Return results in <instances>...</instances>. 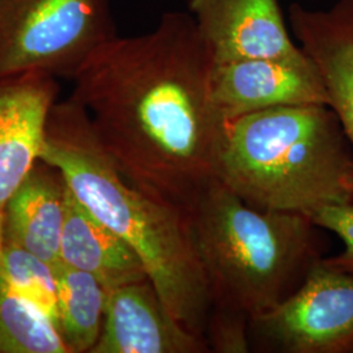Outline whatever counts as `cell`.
I'll return each instance as SVG.
<instances>
[{
    "label": "cell",
    "instance_id": "12",
    "mask_svg": "<svg viewBox=\"0 0 353 353\" xmlns=\"http://www.w3.org/2000/svg\"><path fill=\"white\" fill-rule=\"evenodd\" d=\"M67 183L62 173L38 160L3 210V239L41 259L61 262Z\"/></svg>",
    "mask_w": 353,
    "mask_h": 353
},
{
    "label": "cell",
    "instance_id": "7",
    "mask_svg": "<svg viewBox=\"0 0 353 353\" xmlns=\"http://www.w3.org/2000/svg\"><path fill=\"white\" fill-rule=\"evenodd\" d=\"M210 92L225 123L279 106L328 105L322 77L309 57L300 61L258 58L214 63Z\"/></svg>",
    "mask_w": 353,
    "mask_h": 353
},
{
    "label": "cell",
    "instance_id": "15",
    "mask_svg": "<svg viewBox=\"0 0 353 353\" xmlns=\"http://www.w3.org/2000/svg\"><path fill=\"white\" fill-rule=\"evenodd\" d=\"M3 214H0V353H70L50 322L17 294L1 258Z\"/></svg>",
    "mask_w": 353,
    "mask_h": 353
},
{
    "label": "cell",
    "instance_id": "10",
    "mask_svg": "<svg viewBox=\"0 0 353 353\" xmlns=\"http://www.w3.org/2000/svg\"><path fill=\"white\" fill-rule=\"evenodd\" d=\"M57 94V80L46 74L0 80V214L39 160Z\"/></svg>",
    "mask_w": 353,
    "mask_h": 353
},
{
    "label": "cell",
    "instance_id": "6",
    "mask_svg": "<svg viewBox=\"0 0 353 353\" xmlns=\"http://www.w3.org/2000/svg\"><path fill=\"white\" fill-rule=\"evenodd\" d=\"M283 353L353 352V274L319 258L284 301L250 319V343Z\"/></svg>",
    "mask_w": 353,
    "mask_h": 353
},
{
    "label": "cell",
    "instance_id": "14",
    "mask_svg": "<svg viewBox=\"0 0 353 353\" xmlns=\"http://www.w3.org/2000/svg\"><path fill=\"white\" fill-rule=\"evenodd\" d=\"M58 331L70 353H90L101 334L108 290L88 272L59 262Z\"/></svg>",
    "mask_w": 353,
    "mask_h": 353
},
{
    "label": "cell",
    "instance_id": "17",
    "mask_svg": "<svg viewBox=\"0 0 353 353\" xmlns=\"http://www.w3.org/2000/svg\"><path fill=\"white\" fill-rule=\"evenodd\" d=\"M204 339L212 352H249L252 348L250 316L227 307L211 306L204 328Z\"/></svg>",
    "mask_w": 353,
    "mask_h": 353
},
{
    "label": "cell",
    "instance_id": "18",
    "mask_svg": "<svg viewBox=\"0 0 353 353\" xmlns=\"http://www.w3.org/2000/svg\"><path fill=\"white\" fill-rule=\"evenodd\" d=\"M309 219L322 230L336 234L343 242V252L325 258L327 265L353 274V204L328 205Z\"/></svg>",
    "mask_w": 353,
    "mask_h": 353
},
{
    "label": "cell",
    "instance_id": "11",
    "mask_svg": "<svg viewBox=\"0 0 353 353\" xmlns=\"http://www.w3.org/2000/svg\"><path fill=\"white\" fill-rule=\"evenodd\" d=\"M290 26L300 48L313 61L353 151V0L328 10L290 7Z\"/></svg>",
    "mask_w": 353,
    "mask_h": 353
},
{
    "label": "cell",
    "instance_id": "8",
    "mask_svg": "<svg viewBox=\"0 0 353 353\" xmlns=\"http://www.w3.org/2000/svg\"><path fill=\"white\" fill-rule=\"evenodd\" d=\"M188 6L214 64L307 57L290 37L279 0H188Z\"/></svg>",
    "mask_w": 353,
    "mask_h": 353
},
{
    "label": "cell",
    "instance_id": "2",
    "mask_svg": "<svg viewBox=\"0 0 353 353\" xmlns=\"http://www.w3.org/2000/svg\"><path fill=\"white\" fill-rule=\"evenodd\" d=\"M39 160L57 168L76 198L137 252L170 313L204 338L211 299L185 211L134 186L71 97L52 105Z\"/></svg>",
    "mask_w": 353,
    "mask_h": 353
},
{
    "label": "cell",
    "instance_id": "13",
    "mask_svg": "<svg viewBox=\"0 0 353 353\" xmlns=\"http://www.w3.org/2000/svg\"><path fill=\"white\" fill-rule=\"evenodd\" d=\"M61 262L88 272L108 290L148 279L137 252L92 214L68 185Z\"/></svg>",
    "mask_w": 353,
    "mask_h": 353
},
{
    "label": "cell",
    "instance_id": "1",
    "mask_svg": "<svg viewBox=\"0 0 353 353\" xmlns=\"http://www.w3.org/2000/svg\"><path fill=\"white\" fill-rule=\"evenodd\" d=\"M214 59L189 12H165L151 32L115 37L74 76L119 172L153 198L185 210L217 178L227 123L211 100Z\"/></svg>",
    "mask_w": 353,
    "mask_h": 353
},
{
    "label": "cell",
    "instance_id": "9",
    "mask_svg": "<svg viewBox=\"0 0 353 353\" xmlns=\"http://www.w3.org/2000/svg\"><path fill=\"white\" fill-rule=\"evenodd\" d=\"M205 339L170 313L151 280L108 290L101 334L90 353H204Z\"/></svg>",
    "mask_w": 353,
    "mask_h": 353
},
{
    "label": "cell",
    "instance_id": "3",
    "mask_svg": "<svg viewBox=\"0 0 353 353\" xmlns=\"http://www.w3.org/2000/svg\"><path fill=\"white\" fill-rule=\"evenodd\" d=\"M217 178L243 202L305 216L353 204V151L323 103L279 106L228 122Z\"/></svg>",
    "mask_w": 353,
    "mask_h": 353
},
{
    "label": "cell",
    "instance_id": "16",
    "mask_svg": "<svg viewBox=\"0 0 353 353\" xmlns=\"http://www.w3.org/2000/svg\"><path fill=\"white\" fill-rule=\"evenodd\" d=\"M1 258L13 290L58 330L59 313L55 265L4 239Z\"/></svg>",
    "mask_w": 353,
    "mask_h": 353
},
{
    "label": "cell",
    "instance_id": "5",
    "mask_svg": "<svg viewBox=\"0 0 353 353\" xmlns=\"http://www.w3.org/2000/svg\"><path fill=\"white\" fill-rule=\"evenodd\" d=\"M115 36L109 0H0V80L26 74L74 79Z\"/></svg>",
    "mask_w": 353,
    "mask_h": 353
},
{
    "label": "cell",
    "instance_id": "4",
    "mask_svg": "<svg viewBox=\"0 0 353 353\" xmlns=\"http://www.w3.org/2000/svg\"><path fill=\"white\" fill-rule=\"evenodd\" d=\"M183 211L211 306L252 319L284 301L322 258L307 216L254 208L220 179Z\"/></svg>",
    "mask_w": 353,
    "mask_h": 353
}]
</instances>
